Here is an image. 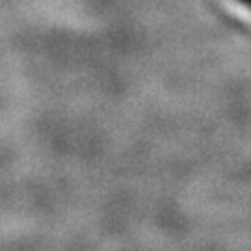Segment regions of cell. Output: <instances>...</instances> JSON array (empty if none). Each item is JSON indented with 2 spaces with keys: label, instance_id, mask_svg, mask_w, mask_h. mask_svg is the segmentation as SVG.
Returning <instances> with one entry per match:
<instances>
[{
  "label": "cell",
  "instance_id": "cell-1",
  "mask_svg": "<svg viewBox=\"0 0 251 251\" xmlns=\"http://www.w3.org/2000/svg\"><path fill=\"white\" fill-rule=\"evenodd\" d=\"M238 2H240V4H244L248 9H251V0H238Z\"/></svg>",
  "mask_w": 251,
  "mask_h": 251
}]
</instances>
